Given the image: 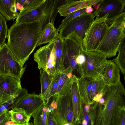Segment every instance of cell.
<instances>
[{
  "mask_svg": "<svg viewBox=\"0 0 125 125\" xmlns=\"http://www.w3.org/2000/svg\"><path fill=\"white\" fill-rule=\"evenodd\" d=\"M41 25L39 20L14 23L9 30L7 46L23 67L37 45Z\"/></svg>",
  "mask_w": 125,
  "mask_h": 125,
  "instance_id": "6da1fadb",
  "label": "cell"
},
{
  "mask_svg": "<svg viewBox=\"0 0 125 125\" xmlns=\"http://www.w3.org/2000/svg\"><path fill=\"white\" fill-rule=\"evenodd\" d=\"M125 96L121 81L116 85H109L104 95V103H98L94 125H113L118 107L125 105Z\"/></svg>",
  "mask_w": 125,
  "mask_h": 125,
  "instance_id": "7a4b0ae2",
  "label": "cell"
},
{
  "mask_svg": "<svg viewBox=\"0 0 125 125\" xmlns=\"http://www.w3.org/2000/svg\"><path fill=\"white\" fill-rule=\"evenodd\" d=\"M125 12L116 17L109 26L101 42L94 51L109 58L116 55L121 42L125 38Z\"/></svg>",
  "mask_w": 125,
  "mask_h": 125,
  "instance_id": "3957f363",
  "label": "cell"
},
{
  "mask_svg": "<svg viewBox=\"0 0 125 125\" xmlns=\"http://www.w3.org/2000/svg\"><path fill=\"white\" fill-rule=\"evenodd\" d=\"M48 104L58 125H76L71 88L51 97Z\"/></svg>",
  "mask_w": 125,
  "mask_h": 125,
  "instance_id": "277c9868",
  "label": "cell"
},
{
  "mask_svg": "<svg viewBox=\"0 0 125 125\" xmlns=\"http://www.w3.org/2000/svg\"><path fill=\"white\" fill-rule=\"evenodd\" d=\"M82 42L83 40L75 31L70 33L63 40L62 50L65 69L68 68L72 72L76 70L79 73L76 59L83 49Z\"/></svg>",
  "mask_w": 125,
  "mask_h": 125,
  "instance_id": "5b68a950",
  "label": "cell"
},
{
  "mask_svg": "<svg viewBox=\"0 0 125 125\" xmlns=\"http://www.w3.org/2000/svg\"><path fill=\"white\" fill-rule=\"evenodd\" d=\"M108 14L99 19H95L88 29L83 40V49L94 51L104 36L108 26L106 22Z\"/></svg>",
  "mask_w": 125,
  "mask_h": 125,
  "instance_id": "8992f818",
  "label": "cell"
},
{
  "mask_svg": "<svg viewBox=\"0 0 125 125\" xmlns=\"http://www.w3.org/2000/svg\"><path fill=\"white\" fill-rule=\"evenodd\" d=\"M85 57L82 65L83 77L96 78L102 76L104 70L111 60H107L105 54L96 51H86L82 49Z\"/></svg>",
  "mask_w": 125,
  "mask_h": 125,
  "instance_id": "52a82bcc",
  "label": "cell"
},
{
  "mask_svg": "<svg viewBox=\"0 0 125 125\" xmlns=\"http://www.w3.org/2000/svg\"><path fill=\"white\" fill-rule=\"evenodd\" d=\"M27 65L23 67L17 62L5 43L0 49V75H6L21 79Z\"/></svg>",
  "mask_w": 125,
  "mask_h": 125,
  "instance_id": "ba28073f",
  "label": "cell"
},
{
  "mask_svg": "<svg viewBox=\"0 0 125 125\" xmlns=\"http://www.w3.org/2000/svg\"><path fill=\"white\" fill-rule=\"evenodd\" d=\"M54 44L55 39L46 45L41 47L33 55L34 60L37 63L38 68H42L52 76L57 73Z\"/></svg>",
  "mask_w": 125,
  "mask_h": 125,
  "instance_id": "9c48e42d",
  "label": "cell"
},
{
  "mask_svg": "<svg viewBox=\"0 0 125 125\" xmlns=\"http://www.w3.org/2000/svg\"><path fill=\"white\" fill-rule=\"evenodd\" d=\"M96 16L94 12L89 14H84L77 17L59 30V36L63 40L70 33L75 31L83 40L88 29Z\"/></svg>",
  "mask_w": 125,
  "mask_h": 125,
  "instance_id": "30bf717a",
  "label": "cell"
},
{
  "mask_svg": "<svg viewBox=\"0 0 125 125\" xmlns=\"http://www.w3.org/2000/svg\"><path fill=\"white\" fill-rule=\"evenodd\" d=\"M45 104L40 94H36L34 92L31 94H28V90L23 88H22L15 102L9 108L12 109L21 108L28 115L31 117L34 113Z\"/></svg>",
  "mask_w": 125,
  "mask_h": 125,
  "instance_id": "8fae6325",
  "label": "cell"
},
{
  "mask_svg": "<svg viewBox=\"0 0 125 125\" xmlns=\"http://www.w3.org/2000/svg\"><path fill=\"white\" fill-rule=\"evenodd\" d=\"M99 3L98 8L94 10L95 19H100L108 14L106 22L108 26L125 10L124 0H101Z\"/></svg>",
  "mask_w": 125,
  "mask_h": 125,
  "instance_id": "7c38bea8",
  "label": "cell"
},
{
  "mask_svg": "<svg viewBox=\"0 0 125 125\" xmlns=\"http://www.w3.org/2000/svg\"><path fill=\"white\" fill-rule=\"evenodd\" d=\"M22 89L21 80L0 75V103L2 104L18 95Z\"/></svg>",
  "mask_w": 125,
  "mask_h": 125,
  "instance_id": "4fadbf2b",
  "label": "cell"
},
{
  "mask_svg": "<svg viewBox=\"0 0 125 125\" xmlns=\"http://www.w3.org/2000/svg\"><path fill=\"white\" fill-rule=\"evenodd\" d=\"M54 2L53 0H46L44 3L34 9L20 11L15 23H29L35 20H40L53 7Z\"/></svg>",
  "mask_w": 125,
  "mask_h": 125,
  "instance_id": "5bb4252c",
  "label": "cell"
},
{
  "mask_svg": "<svg viewBox=\"0 0 125 125\" xmlns=\"http://www.w3.org/2000/svg\"><path fill=\"white\" fill-rule=\"evenodd\" d=\"M98 102L91 104L83 102L80 97L79 104L80 120L82 125H94Z\"/></svg>",
  "mask_w": 125,
  "mask_h": 125,
  "instance_id": "9a60e30c",
  "label": "cell"
},
{
  "mask_svg": "<svg viewBox=\"0 0 125 125\" xmlns=\"http://www.w3.org/2000/svg\"><path fill=\"white\" fill-rule=\"evenodd\" d=\"M101 0H67L59 8L58 12L62 16L66 17L70 13L88 6H93Z\"/></svg>",
  "mask_w": 125,
  "mask_h": 125,
  "instance_id": "2e32d148",
  "label": "cell"
},
{
  "mask_svg": "<svg viewBox=\"0 0 125 125\" xmlns=\"http://www.w3.org/2000/svg\"><path fill=\"white\" fill-rule=\"evenodd\" d=\"M120 70L112 60L108 63L103 71L102 76L110 85H116L120 81Z\"/></svg>",
  "mask_w": 125,
  "mask_h": 125,
  "instance_id": "e0dca14e",
  "label": "cell"
},
{
  "mask_svg": "<svg viewBox=\"0 0 125 125\" xmlns=\"http://www.w3.org/2000/svg\"><path fill=\"white\" fill-rule=\"evenodd\" d=\"M16 3V0H0V13L6 20H14L18 17Z\"/></svg>",
  "mask_w": 125,
  "mask_h": 125,
  "instance_id": "ac0fdd59",
  "label": "cell"
},
{
  "mask_svg": "<svg viewBox=\"0 0 125 125\" xmlns=\"http://www.w3.org/2000/svg\"><path fill=\"white\" fill-rule=\"evenodd\" d=\"M40 71L41 85L40 94L44 100L45 104H47L49 100L51 83L53 76L49 75L41 68H38Z\"/></svg>",
  "mask_w": 125,
  "mask_h": 125,
  "instance_id": "d6986e66",
  "label": "cell"
},
{
  "mask_svg": "<svg viewBox=\"0 0 125 125\" xmlns=\"http://www.w3.org/2000/svg\"><path fill=\"white\" fill-rule=\"evenodd\" d=\"M78 78L73 75L71 88L74 118L76 122L80 121L79 104L80 96L78 86Z\"/></svg>",
  "mask_w": 125,
  "mask_h": 125,
  "instance_id": "ffe728a7",
  "label": "cell"
},
{
  "mask_svg": "<svg viewBox=\"0 0 125 125\" xmlns=\"http://www.w3.org/2000/svg\"><path fill=\"white\" fill-rule=\"evenodd\" d=\"M109 85L101 76L95 78L91 87L88 99V104L92 103L96 95L104 91Z\"/></svg>",
  "mask_w": 125,
  "mask_h": 125,
  "instance_id": "44dd1931",
  "label": "cell"
},
{
  "mask_svg": "<svg viewBox=\"0 0 125 125\" xmlns=\"http://www.w3.org/2000/svg\"><path fill=\"white\" fill-rule=\"evenodd\" d=\"M11 121L17 125H29L31 117L21 108H14L9 111Z\"/></svg>",
  "mask_w": 125,
  "mask_h": 125,
  "instance_id": "7402d4cb",
  "label": "cell"
},
{
  "mask_svg": "<svg viewBox=\"0 0 125 125\" xmlns=\"http://www.w3.org/2000/svg\"><path fill=\"white\" fill-rule=\"evenodd\" d=\"M63 40L59 34L55 39L54 48L56 57V68L57 73L62 72L65 69L62 50Z\"/></svg>",
  "mask_w": 125,
  "mask_h": 125,
  "instance_id": "603a6c76",
  "label": "cell"
},
{
  "mask_svg": "<svg viewBox=\"0 0 125 125\" xmlns=\"http://www.w3.org/2000/svg\"><path fill=\"white\" fill-rule=\"evenodd\" d=\"M51 112L48 104H44L31 115L33 118L34 125H48L49 113Z\"/></svg>",
  "mask_w": 125,
  "mask_h": 125,
  "instance_id": "cb8c5ba5",
  "label": "cell"
},
{
  "mask_svg": "<svg viewBox=\"0 0 125 125\" xmlns=\"http://www.w3.org/2000/svg\"><path fill=\"white\" fill-rule=\"evenodd\" d=\"M59 32V31L54 27V24L50 22L45 30L37 46L51 42L57 37Z\"/></svg>",
  "mask_w": 125,
  "mask_h": 125,
  "instance_id": "d4e9b609",
  "label": "cell"
},
{
  "mask_svg": "<svg viewBox=\"0 0 125 125\" xmlns=\"http://www.w3.org/2000/svg\"><path fill=\"white\" fill-rule=\"evenodd\" d=\"M117 56L112 60L119 69L122 74L124 76L125 74V38L121 42L119 46Z\"/></svg>",
  "mask_w": 125,
  "mask_h": 125,
  "instance_id": "484cf974",
  "label": "cell"
},
{
  "mask_svg": "<svg viewBox=\"0 0 125 125\" xmlns=\"http://www.w3.org/2000/svg\"><path fill=\"white\" fill-rule=\"evenodd\" d=\"M113 125H125V105L118 107Z\"/></svg>",
  "mask_w": 125,
  "mask_h": 125,
  "instance_id": "4316f807",
  "label": "cell"
},
{
  "mask_svg": "<svg viewBox=\"0 0 125 125\" xmlns=\"http://www.w3.org/2000/svg\"><path fill=\"white\" fill-rule=\"evenodd\" d=\"M8 28L6 20L0 13V47L5 43Z\"/></svg>",
  "mask_w": 125,
  "mask_h": 125,
  "instance_id": "83f0119b",
  "label": "cell"
},
{
  "mask_svg": "<svg viewBox=\"0 0 125 125\" xmlns=\"http://www.w3.org/2000/svg\"><path fill=\"white\" fill-rule=\"evenodd\" d=\"M86 8L72 12L69 14L63 19L57 29L59 30L71 21L77 17L84 14L86 13L85 12Z\"/></svg>",
  "mask_w": 125,
  "mask_h": 125,
  "instance_id": "f1b7e54d",
  "label": "cell"
},
{
  "mask_svg": "<svg viewBox=\"0 0 125 125\" xmlns=\"http://www.w3.org/2000/svg\"><path fill=\"white\" fill-rule=\"evenodd\" d=\"M45 0H26V3L23 7L24 9L21 11H27L34 9L43 4Z\"/></svg>",
  "mask_w": 125,
  "mask_h": 125,
  "instance_id": "f546056e",
  "label": "cell"
},
{
  "mask_svg": "<svg viewBox=\"0 0 125 125\" xmlns=\"http://www.w3.org/2000/svg\"><path fill=\"white\" fill-rule=\"evenodd\" d=\"M67 0H54L53 10L51 14V23L54 24L56 17L58 12L59 8Z\"/></svg>",
  "mask_w": 125,
  "mask_h": 125,
  "instance_id": "4dcf8cb0",
  "label": "cell"
},
{
  "mask_svg": "<svg viewBox=\"0 0 125 125\" xmlns=\"http://www.w3.org/2000/svg\"><path fill=\"white\" fill-rule=\"evenodd\" d=\"M60 72L57 73L53 76L52 81L50 93V97L55 95L57 94L58 87V80Z\"/></svg>",
  "mask_w": 125,
  "mask_h": 125,
  "instance_id": "1f68e13d",
  "label": "cell"
},
{
  "mask_svg": "<svg viewBox=\"0 0 125 125\" xmlns=\"http://www.w3.org/2000/svg\"><path fill=\"white\" fill-rule=\"evenodd\" d=\"M9 111L8 109L4 111L0 115V125H12L10 120Z\"/></svg>",
  "mask_w": 125,
  "mask_h": 125,
  "instance_id": "d6a6232c",
  "label": "cell"
},
{
  "mask_svg": "<svg viewBox=\"0 0 125 125\" xmlns=\"http://www.w3.org/2000/svg\"><path fill=\"white\" fill-rule=\"evenodd\" d=\"M17 96L2 104L0 106V115L5 110L13 104L17 100Z\"/></svg>",
  "mask_w": 125,
  "mask_h": 125,
  "instance_id": "836d02e7",
  "label": "cell"
},
{
  "mask_svg": "<svg viewBox=\"0 0 125 125\" xmlns=\"http://www.w3.org/2000/svg\"><path fill=\"white\" fill-rule=\"evenodd\" d=\"M48 125H58L57 122L51 112L49 114Z\"/></svg>",
  "mask_w": 125,
  "mask_h": 125,
  "instance_id": "e575fe53",
  "label": "cell"
},
{
  "mask_svg": "<svg viewBox=\"0 0 125 125\" xmlns=\"http://www.w3.org/2000/svg\"><path fill=\"white\" fill-rule=\"evenodd\" d=\"M15 6L17 9L19 10L20 12L24 9V7L20 3L17 2L16 0Z\"/></svg>",
  "mask_w": 125,
  "mask_h": 125,
  "instance_id": "d590c367",
  "label": "cell"
},
{
  "mask_svg": "<svg viewBox=\"0 0 125 125\" xmlns=\"http://www.w3.org/2000/svg\"><path fill=\"white\" fill-rule=\"evenodd\" d=\"M94 11L92 6H88L86 8L85 12L87 13H91Z\"/></svg>",
  "mask_w": 125,
  "mask_h": 125,
  "instance_id": "8d00e7d4",
  "label": "cell"
},
{
  "mask_svg": "<svg viewBox=\"0 0 125 125\" xmlns=\"http://www.w3.org/2000/svg\"><path fill=\"white\" fill-rule=\"evenodd\" d=\"M16 1L20 3L22 6L24 7L25 4L26 0H16Z\"/></svg>",
  "mask_w": 125,
  "mask_h": 125,
  "instance_id": "74e56055",
  "label": "cell"
},
{
  "mask_svg": "<svg viewBox=\"0 0 125 125\" xmlns=\"http://www.w3.org/2000/svg\"><path fill=\"white\" fill-rule=\"evenodd\" d=\"M99 5L100 3L99 2L95 4V5L93 6V7H94V9L95 10H96L98 8L99 6Z\"/></svg>",
  "mask_w": 125,
  "mask_h": 125,
  "instance_id": "f35d334b",
  "label": "cell"
},
{
  "mask_svg": "<svg viewBox=\"0 0 125 125\" xmlns=\"http://www.w3.org/2000/svg\"><path fill=\"white\" fill-rule=\"evenodd\" d=\"M76 125H82L81 122L80 120L76 123Z\"/></svg>",
  "mask_w": 125,
  "mask_h": 125,
  "instance_id": "ab89813d",
  "label": "cell"
},
{
  "mask_svg": "<svg viewBox=\"0 0 125 125\" xmlns=\"http://www.w3.org/2000/svg\"><path fill=\"white\" fill-rule=\"evenodd\" d=\"M12 125H15V124H13ZM29 125H34L32 123H29Z\"/></svg>",
  "mask_w": 125,
  "mask_h": 125,
  "instance_id": "60d3db41",
  "label": "cell"
},
{
  "mask_svg": "<svg viewBox=\"0 0 125 125\" xmlns=\"http://www.w3.org/2000/svg\"><path fill=\"white\" fill-rule=\"evenodd\" d=\"M2 104L0 103V106H1Z\"/></svg>",
  "mask_w": 125,
  "mask_h": 125,
  "instance_id": "b9f144b4",
  "label": "cell"
},
{
  "mask_svg": "<svg viewBox=\"0 0 125 125\" xmlns=\"http://www.w3.org/2000/svg\"></svg>",
  "mask_w": 125,
  "mask_h": 125,
  "instance_id": "7bdbcfd3",
  "label": "cell"
}]
</instances>
